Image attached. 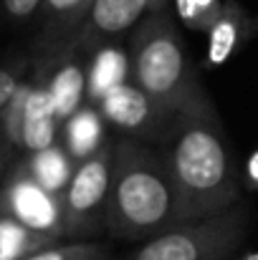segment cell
Returning a JSON list of instances; mask_svg holds the SVG:
<instances>
[{"label": "cell", "mask_w": 258, "mask_h": 260, "mask_svg": "<svg viewBox=\"0 0 258 260\" xmlns=\"http://www.w3.org/2000/svg\"><path fill=\"white\" fill-rule=\"evenodd\" d=\"M182 222L215 217L241 202L243 179L215 109L182 114L157 144Z\"/></svg>", "instance_id": "6da1fadb"}, {"label": "cell", "mask_w": 258, "mask_h": 260, "mask_svg": "<svg viewBox=\"0 0 258 260\" xmlns=\"http://www.w3.org/2000/svg\"><path fill=\"white\" fill-rule=\"evenodd\" d=\"M175 225L177 194L160 149L129 137L114 139L106 233L114 240L145 243Z\"/></svg>", "instance_id": "7a4b0ae2"}, {"label": "cell", "mask_w": 258, "mask_h": 260, "mask_svg": "<svg viewBox=\"0 0 258 260\" xmlns=\"http://www.w3.org/2000/svg\"><path fill=\"white\" fill-rule=\"evenodd\" d=\"M129 81L172 116L215 109L200 84L177 25L165 10L150 13L132 30Z\"/></svg>", "instance_id": "3957f363"}, {"label": "cell", "mask_w": 258, "mask_h": 260, "mask_svg": "<svg viewBox=\"0 0 258 260\" xmlns=\"http://www.w3.org/2000/svg\"><path fill=\"white\" fill-rule=\"evenodd\" d=\"M248 230L251 210L238 202L215 217L182 222L145 240L127 260H231Z\"/></svg>", "instance_id": "277c9868"}, {"label": "cell", "mask_w": 258, "mask_h": 260, "mask_svg": "<svg viewBox=\"0 0 258 260\" xmlns=\"http://www.w3.org/2000/svg\"><path fill=\"white\" fill-rule=\"evenodd\" d=\"M111 182V142L81 159L61 192L64 240H94L106 233V202Z\"/></svg>", "instance_id": "5b68a950"}, {"label": "cell", "mask_w": 258, "mask_h": 260, "mask_svg": "<svg viewBox=\"0 0 258 260\" xmlns=\"http://www.w3.org/2000/svg\"><path fill=\"white\" fill-rule=\"evenodd\" d=\"M0 134L23 154L48 149L61 142V119L53 111L43 79L33 71L23 79L0 119Z\"/></svg>", "instance_id": "8992f818"}, {"label": "cell", "mask_w": 258, "mask_h": 260, "mask_svg": "<svg viewBox=\"0 0 258 260\" xmlns=\"http://www.w3.org/2000/svg\"><path fill=\"white\" fill-rule=\"evenodd\" d=\"M0 212L13 215L23 225L46 233L64 243V205L61 194L48 192L25 170L23 159H15L0 184Z\"/></svg>", "instance_id": "52a82bcc"}, {"label": "cell", "mask_w": 258, "mask_h": 260, "mask_svg": "<svg viewBox=\"0 0 258 260\" xmlns=\"http://www.w3.org/2000/svg\"><path fill=\"white\" fill-rule=\"evenodd\" d=\"M96 109L104 116V121L119 129L124 137L139 139L155 147L165 139V134L170 132V126L177 119L170 111H165L160 104H155L132 81H122L114 88H109L96 104Z\"/></svg>", "instance_id": "ba28073f"}, {"label": "cell", "mask_w": 258, "mask_h": 260, "mask_svg": "<svg viewBox=\"0 0 258 260\" xmlns=\"http://www.w3.org/2000/svg\"><path fill=\"white\" fill-rule=\"evenodd\" d=\"M84 51L79 43L64 46L53 53L38 56L36 61V74L43 79L48 99L53 104L56 116L61 124L86 104V66Z\"/></svg>", "instance_id": "9c48e42d"}, {"label": "cell", "mask_w": 258, "mask_h": 260, "mask_svg": "<svg viewBox=\"0 0 258 260\" xmlns=\"http://www.w3.org/2000/svg\"><path fill=\"white\" fill-rule=\"evenodd\" d=\"M150 13L152 0H94L76 43L86 51L114 43L127 30H134Z\"/></svg>", "instance_id": "30bf717a"}, {"label": "cell", "mask_w": 258, "mask_h": 260, "mask_svg": "<svg viewBox=\"0 0 258 260\" xmlns=\"http://www.w3.org/2000/svg\"><path fill=\"white\" fill-rule=\"evenodd\" d=\"M258 36V15L248 13L238 0H223L218 20L208 28L205 66L218 69L228 63L251 38Z\"/></svg>", "instance_id": "8fae6325"}, {"label": "cell", "mask_w": 258, "mask_h": 260, "mask_svg": "<svg viewBox=\"0 0 258 260\" xmlns=\"http://www.w3.org/2000/svg\"><path fill=\"white\" fill-rule=\"evenodd\" d=\"M94 0H43L41 3V33L36 41V53L46 56L64 46L76 43L86 13Z\"/></svg>", "instance_id": "7c38bea8"}, {"label": "cell", "mask_w": 258, "mask_h": 260, "mask_svg": "<svg viewBox=\"0 0 258 260\" xmlns=\"http://www.w3.org/2000/svg\"><path fill=\"white\" fill-rule=\"evenodd\" d=\"M61 144L71 154L74 162L91 157L96 149L106 144V121L96 106H79L64 124H61Z\"/></svg>", "instance_id": "4fadbf2b"}, {"label": "cell", "mask_w": 258, "mask_h": 260, "mask_svg": "<svg viewBox=\"0 0 258 260\" xmlns=\"http://www.w3.org/2000/svg\"><path fill=\"white\" fill-rule=\"evenodd\" d=\"M122 81H129V53L114 43L94 48L86 66V104L96 106L109 88Z\"/></svg>", "instance_id": "5bb4252c"}, {"label": "cell", "mask_w": 258, "mask_h": 260, "mask_svg": "<svg viewBox=\"0 0 258 260\" xmlns=\"http://www.w3.org/2000/svg\"><path fill=\"white\" fill-rule=\"evenodd\" d=\"M25 170L36 177V182L41 187H46L48 192H56L61 194L71 179V174L76 170L79 162L71 159V154L64 149V144H53L48 149H41V152H33V154H25L20 157Z\"/></svg>", "instance_id": "9a60e30c"}, {"label": "cell", "mask_w": 258, "mask_h": 260, "mask_svg": "<svg viewBox=\"0 0 258 260\" xmlns=\"http://www.w3.org/2000/svg\"><path fill=\"white\" fill-rule=\"evenodd\" d=\"M56 243L61 240L23 225L13 215L0 212V260H25Z\"/></svg>", "instance_id": "2e32d148"}, {"label": "cell", "mask_w": 258, "mask_h": 260, "mask_svg": "<svg viewBox=\"0 0 258 260\" xmlns=\"http://www.w3.org/2000/svg\"><path fill=\"white\" fill-rule=\"evenodd\" d=\"M25 260H117L111 248L96 240H64Z\"/></svg>", "instance_id": "e0dca14e"}, {"label": "cell", "mask_w": 258, "mask_h": 260, "mask_svg": "<svg viewBox=\"0 0 258 260\" xmlns=\"http://www.w3.org/2000/svg\"><path fill=\"white\" fill-rule=\"evenodd\" d=\"M175 8L187 28L208 33L223 10V0H175Z\"/></svg>", "instance_id": "ac0fdd59"}, {"label": "cell", "mask_w": 258, "mask_h": 260, "mask_svg": "<svg viewBox=\"0 0 258 260\" xmlns=\"http://www.w3.org/2000/svg\"><path fill=\"white\" fill-rule=\"evenodd\" d=\"M28 71H31V61L28 58H20V61H13V63L0 66V119H3L8 104L13 101L18 86L28 76Z\"/></svg>", "instance_id": "d6986e66"}, {"label": "cell", "mask_w": 258, "mask_h": 260, "mask_svg": "<svg viewBox=\"0 0 258 260\" xmlns=\"http://www.w3.org/2000/svg\"><path fill=\"white\" fill-rule=\"evenodd\" d=\"M43 0H3V10L13 23H25L41 10Z\"/></svg>", "instance_id": "ffe728a7"}, {"label": "cell", "mask_w": 258, "mask_h": 260, "mask_svg": "<svg viewBox=\"0 0 258 260\" xmlns=\"http://www.w3.org/2000/svg\"><path fill=\"white\" fill-rule=\"evenodd\" d=\"M15 147L0 134V184H3V179H5V174L10 172V167L15 165Z\"/></svg>", "instance_id": "44dd1931"}, {"label": "cell", "mask_w": 258, "mask_h": 260, "mask_svg": "<svg viewBox=\"0 0 258 260\" xmlns=\"http://www.w3.org/2000/svg\"><path fill=\"white\" fill-rule=\"evenodd\" d=\"M246 182L258 189V149L248 157V162H246Z\"/></svg>", "instance_id": "7402d4cb"}, {"label": "cell", "mask_w": 258, "mask_h": 260, "mask_svg": "<svg viewBox=\"0 0 258 260\" xmlns=\"http://www.w3.org/2000/svg\"><path fill=\"white\" fill-rule=\"evenodd\" d=\"M241 260H258V250H256V253H248V255H243Z\"/></svg>", "instance_id": "603a6c76"}]
</instances>
